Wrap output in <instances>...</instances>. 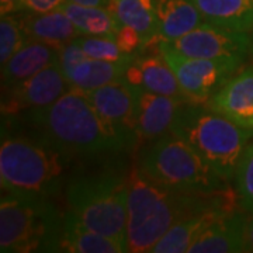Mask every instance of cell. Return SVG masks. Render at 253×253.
Returning a JSON list of instances; mask_svg holds the SVG:
<instances>
[{"instance_id": "cell-1", "label": "cell", "mask_w": 253, "mask_h": 253, "mask_svg": "<svg viewBox=\"0 0 253 253\" xmlns=\"http://www.w3.org/2000/svg\"><path fill=\"white\" fill-rule=\"evenodd\" d=\"M23 120L48 144L71 158H93L129 152L139 138L110 124L87 93L71 87L55 103L23 113Z\"/></svg>"}, {"instance_id": "cell-2", "label": "cell", "mask_w": 253, "mask_h": 253, "mask_svg": "<svg viewBox=\"0 0 253 253\" xmlns=\"http://www.w3.org/2000/svg\"><path fill=\"white\" fill-rule=\"evenodd\" d=\"M221 193L210 196L179 193L149 179L139 166L132 168L126 196L128 252H151L174 224L211 206Z\"/></svg>"}, {"instance_id": "cell-3", "label": "cell", "mask_w": 253, "mask_h": 253, "mask_svg": "<svg viewBox=\"0 0 253 253\" xmlns=\"http://www.w3.org/2000/svg\"><path fill=\"white\" fill-rule=\"evenodd\" d=\"M73 158L36 135L1 136L0 183L10 193L52 199L68 177Z\"/></svg>"}, {"instance_id": "cell-4", "label": "cell", "mask_w": 253, "mask_h": 253, "mask_svg": "<svg viewBox=\"0 0 253 253\" xmlns=\"http://www.w3.org/2000/svg\"><path fill=\"white\" fill-rule=\"evenodd\" d=\"M170 132L186 141L225 180L234 179L244 151L253 141V129L193 101L181 104Z\"/></svg>"}, {"instance_id": "cell-5", "label": "cell", "mask_w": 253, "mask_h": 253, "mask_svg": "<svg viewBox=\"0 0 253 253\" xmlns=\"http://www.w3.org/2000/svg\"><path fill=\"white\" fill-rule=\"evenodd\" d=\"M63 215L49 197L1 194L0 252H61Z\"/></svg>"}, {"instance_id": "cell-6", "label": "cell", "mask_w": 253, "mask_h": 253, "mask_svg": "<svg viewBox=\"0 0 253 253\" xmlns=\"http://www.w3.org/2000/svg\"><path fill=\"white\" fill-rule=\"evenodd\" d=\"M138 166L149 179L179 193L210 196L228 189V180L173 132L152 141Z\"/></svg>"}, {"instance_id": "cell-7", "label": "cell", "mask_w": 253, "mask_h": 253, "mask_svg": "<svg viewBox=\"0 0 253 253\" xmlns=\"http://www.w3.org/2000/svg\"><path fill=\"white\" fill-rule=\"evenodd\" d=\"M69 211L84 225L126 245L128 180L111 172L75 176L65 186Z\"/></svg>"}, {"instance_id": "cell-8", "label": "cell", "mask_w": 253, "mask_h": 253, "mask_svg": "<svg viewBox=\"0 0 253 253\" xmlns=\"http://www.w3.org/2000/svg\"><path fill=\"white\" fill-rule=\"evenodd\" d=\"M158 51L172 68L184 96L193 103L208 101L241 68L226 61L187 56L168 41H161Z\"/></svg>"}, {"instance_id": "cell-9", "label": "cell", "mask_w": 253, "mask_h": 253, "mask_svg": "<svg viewBox=\"0 0 253 253\" xmlns=\"http://www.w3.org/2000/svg\"><path fill=\"white\" fill-rule=\"evenodd\" d=\"M168 42L187 56L226 61L242 66L249 58L251 33L219 27L206 21L189 34Z\"/></svg>"}, {"instance_id": "cell-10", "label": "cell", "mask_w": 253, "mask_h": 253, "mask_svg": "<svg viewBox=\"0 0 253 253\" xmlns=\"http://www.w3.org/2000/svg\"><path fill=\"white\" fill-rule=\"evenodd\" d=\"M69 89L71 84L58 59L24 82L3 89L1 113L3 116L16 117L31 110L42 109L55 103Z\"/></svg>"}, {"instance_id": "cell-11", "label": "cell", "mask_w": 253, "mask_h": 253, "mask_svg": "<svg viewBox=\"0 0 253 253\" xmlns=\"http://www.w3.org/2000/svg\"><path fill=\"white\" fill-rule=\"evenodd\" d=\"M241 208L236 196L225 190L218 199L208 207L200 210L189 217L183 218L165 234L162 239L155 245L151 252L154 253H184L189 252L190 246L207 231L217 219L228 212Z\"/></svg>"}, {"instance_id": "cell-12", "label": "cell", "mask_w": 253, "mask_h": 253, "mask_svg": "<svg viewBox=\"0 0 253 253\" xmlns=\"http://www.w3.org/2000/svg\"><path fill=\"white\" fill-rule=\"evenodd\" d=\"M131 89L135 103L139 139L152 142L170 132L183 101L146 90L139 86H131Z\"/></svg>"}, {"instance_id": "cell-13", "label": "cell", "mask_w": 253, "mask_h": 253, "mask_svg": "<svg viewBox=\"0 0 253 253\" xmlns=\"http://www.w3.org/2000/svg\"><path fill=\"white\" fill-rule=\"evenodd\" d=\"M210 109L253 129V65L235 73L207 101Z\"/></svg>"}, {"instance_id": "cell-14", "label": "cell", "mask_w": 253, "mask_h": 253, "mask_svg": "<svg viewBox=\"0 0 253 253\" xmlns=\"http://www.w3.org/2000/svg\"><path fill=\"white\" fill-rule=\"evenodd\" d=\"M124 79L131 86H139L146 90L180 100L183 103L190 101L181 90L172 68L161 52L138 55L126 68Z\"/></svg>"}, {"instance_id": "cell-15", "label": "cell", "mask_w": 253, "mask_h": 253, "mask_svg": "<svg viewBox=\"0 0 253 253\" xmlns=\"http://www.w3.org/2000/svg\"><path fill=\"white\" fill-rule=\"evenodd\" d=\"M249 212L236 208L217 219L190 246L191 253L246 252V226Z\"/></svg>"}, {"instance_id": "cell-16", "label": "cell", "mask_w": 253, "mask_h": 253, "mask_svg": "<svg viewBox=\"0 0 253 253\" xmlns=\"http://www.w3.org/2000/svg\"><path fill=\"white\" fill-rule=\"evenodd\" d=\"M86 93L96 110L110 124L132 132L139 138L134 94L129 83L126 79H120Z\"/></svg>"}, {"instance_id": "cell-17", "label": "cell", "mask_w": 253, "mask_h": 253, "mask_svg": "<svg viewBox=\"0 0 253 253\" xmlns=\"http://www.w3.org/2000/svg\"><path fill=\"white\" fill-rule=\"evenodd\" d=\"M17 16L28 40L45 42L56 49H61L82 36L61 9L49 13H30L23 10L17 13Z\"/></svg>"}, {"instance_id": "cell-18", "label": "cell", "mask_w": 253, "mask_h": 253, "mask_svg": "<svg viewBox=\"0 0 253 253\" xmlns=\"http://www.w3.org/2000/svg\"><path fill=\"white\" fill-rule=\"evenodd\" d=\"M58 59L59 49L45 42L28 40L7 62L1 65V89H9L24 82Z\"/></svg>"}, {"instance_id": "cell-19", "label": "cell", "mask_w": 253, "mask_h": 253, "mask_svg": "<svg viewBox=\"0 0 253 253\" xmlns=\"http://www.w3.org/2000/svg\"><path fill=\"white\" fill-rule=\"evenodd\" d=\"M61 252L69 253H124L126 244L103 235L84 225L79 218L68 211L63 215Z\"/></svg>"}, {"instance_id": "cell-20", "label": "cell", "mask_w": 253, "mask_h": 253, "mask_svg": "<svg viewBox=\"0 0 253 253\" xmlns=\"http://www.w3.org/2000/svg\"><path fill=\"white\" fill-rule=\"evenodd\" d=\"M161 41H174L206 23L191 0H156Z\"/></svg>"}, {"instance_id": "cell-21", "label": "cell", "mask_w": 253, "mask_h": 253, "mask_svg": "<svg viewBox=\"0 0 253 253\" xmlns=\"http://www.w3.org/2000/svg\"><path fill=\"white\" fill-rule=\"evenodd\" d=\"M109 9L120 24L139 33L145 46L161 42L156 0H110Z\"/></svg>"}, {"instance_id": "cell-22", "label": "cell", "mask_w": 253, "mask_h": 253, "mask_svg": "<svg viewBox=\"0 0 253 253\" xmlns=\"http://www.w3.org/2000/svg\"><path fill=\"white\" fill-rule=\"evenodd\" d=\"M129 65L120 62H110L84 56L73 66L62 71L71 87L83 91H91L106 86L109 83L124 79L126 71Z\"/></svg>"}, {"instance_id": "cell-23", "label": "cell", "mask_w": 253, "mask_h": 253, "mask_svg": "<svg viewBox=\"0 0 253 253\" xmlns=\"http://www.w3.org/2000/svg\"><path fill=\"white\" fill-rule=\"evenodd\" d=\"M207 23L252 33L253 0H191Z\"/></svg>"}, {"instance_id": "cell-24", "label": "cell", "mask_w": 253, "mask_h": 253, "mask_svg": "<svg viewBox=\"0 0 253 253\" xmlns=\"http://www.w3.org/2000/svg\"><path fill=\"white\" fill-rule=\"evenodd\" d=\"M63 13L69 17L73 26L86 37H107L116 40L120 23L109 7L101 6H82L72 1H65Z\"/></svg>"}, {"instance_id": "cell-25", "label": "cell", "mask_w": 253, "mask_h": 253, "mask_svg": "<svg viewBox=\"0 0 253 253\" xmlns=\"http://www.w3.org/2000/svg\"><path fill=\"white\" fill-rule=\"evenodd\" d=\"M83 52L101 61H110V62H120L129 65L135 59L134 55H128L121 51L116 40L107 38V37H86L81 36L76 38Z\"/></svg>"}, {"instance_id": "cell-26", "label": "cell", "mask_w": 253, "mask_h": 253, "mask_svg": "<svg viewBox=\"0 0 253 253\" xmlns=\"http://www.w3.org/2000/svg\"><path fill=\"white\" fill-rule=\"evenodd\" d=\"M234 181L241 207L253 212V141L246 146L236 166Z\"/></svg>"}, {"instance_id": "cell-27", "label": "cell", "mask_w": 253, "mask_h": 253, "mask_svg": "<svg viewBox=\"0 0 253 253\" xmlns=\"http://www.w3.org/2000/svg\"><path fill=\"white\" fill-rule=\"evenodd\" d=\"M28 41L17 13L1 16L0 20V62L9 61L21 46Z\"/></svg>"}, {"instance_id": "cell-28", "label": "cell", "mask_w": 253, "mask_h": 253, "mask_svg": "<svg viewBox=\"0 0 253 253\" xmlns=\"http://www.w3.org/2000/svg\"><path fill=\"white\" fill-rule=\"evenodd\" d=\"M116 42L123 52L134 56H138V52L145 48L144 40L139 36V33L126 24H120L116 34Z\"/></svg>"}, {"instance_id": "cell-29", "label": "cell", "mask_w": 253, "mask_h": 253, "mask_svg": "<svg viewBox=\"0 0 253 253\" xmlns=\"http://www.w3.org/2000/svg\"><path fill=\"white\" fill-rule=\"evenodd\" d=\"M66 0H24V10L30 13H49L59 10Z\"/></svg>"}, {"instance_id": "cell-30", "label": "cell", "mask_w": 253, "mask_h": 253, "mask_svg": "<svg viewBox=\"0 0 253 253\" xmlns=\"http://www.w3.org/2000/svg\"><path fill=\"white\" fill-rule=\"evenodd\" d=\"M24 10V0H0L1 16L16 14Z\"/></svg>"}, {"instance_id": "cell-31", "label": "cell", "mask_w": 253, "mask_h": 253, "mask_svg": "<svg viewBox=\"0 0 253 253\" xmlns=\"http://www.w3.org/2000/svg\"><path fill=\"white\" fill-rule=\"evenodd\" d=\"M246 252H253V212L248 215L246 226Z\"/></svg>"}, {"instance_id": "cell-32", "label": "cell", "mask_w": 253, "mask_h": 253, "mask_svg": "<svg viewBox=\"0 0 253 253\" xmlns=\"http://www.w3.org/2000/svg\"><path fill=\"white\" fill-rule=\"evenodd\" d=\"M76 4L82 6H101V7H109L110 0H68Z\"/></svg>"}, {"instance_id": "cell-33", "label": "cell", "mask_w": 253, "mask_h": 253, "mask_svg": "<svg viewBox=\"0 0 253 253\" xmlns=\"http://www.w3.org/2000/svg\"><path fill=\"white\" fill-rule=\"evenodd\" d=\"M249 58L253 59V31L251 33V51H249Z\"/></svg>"}]
</instances>
